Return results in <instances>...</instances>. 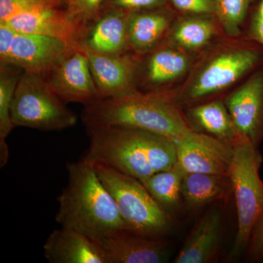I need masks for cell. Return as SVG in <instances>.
Returning <instances> with one entry per match:
<instances>
[{"mask_svg":"<svg viewBox=\"0 0 263 263\" xmlns=\"http://www.w3.org/2000/svg\"><path fill=\"white\" fill-rule=\"evenodd\" d=\"M262 68V45L226 36L199 56L184 82L170 94L183 108L223 98Z\"/></svg>","mask_w":263,"mask_h":263,"instance_id":"1","label":"cell"},{"mask_svg":"<svg viewBox=\"0 0 263 263\" xmlns=\"http://www.w3.org/2000/svg\"><path fill=\"white\" fill-rule=\"evenodd\" d=\"M89 146L84 160L138 180L171 169L177 162L175 142L137 128L108 126L86 127Z\"/></svg>","mask_w":263,"mask_h":263,"instance_id":"2","label":"cell"},{"mask_svg":"<svg viewBox=\"0 0 263 263\" xmlns=\"http://www.w3.org/2000/svg\"><path fill=\"white\" fill-rule=\"evenodd\" d=\"M81 118L85 127L137 128L166 137L176 143L193 131L183 108L170 93L136 90L119 96L98 99L85 105Z\"/></svg>","mask_w":263,"mask_h":263,"instance_id":"3","label":"cell"},{"mask_svg":"<svg viewBox=\"0 0 263 263\" xmlns=\"http://www.w3.org/2000/svg\"><path fill=\"white\" fill-rule=\"evenodd\" d=\"M67 170V186L57 198V223L95 242L126 230L117 202L100 179L95 164L83 159L68 162Z\"/></svg>","mask_w":263,"mask_h":263,"instance_id":"4","label":"cell"},{"mask_svg":"<svg viewBox=\"0 0 263 263\" xmlns=\"http://www.w3.org/2000/svg\"><path fill=\"white\" fill-rule=\"evenodd\" d=\"M95 166L117 202L126 230L152 239H159L168 231L171 216L139 180L103 164Z\"/></svg>","mask_w":263,"mask_h":263,"instance_id":"5","label":"cell"},{"mask_svg":"<svg viewBox=\"0 0 263 263\" xmlns=\"http://www.w3.org/2000/svg\"><path fill=\"white\" fill-rule=\"evenodd\" d=\"M229 171L234 194L238 231L230 255L237 257L248 248L254 228L263 216V182L259 171L263 162L258 147L241 140L233 146Z\"/></svg>","mask_w":263,"mask_h":263,"instance_id":"6","label":"cell"},{"mask_svg":"<svg viewBox=\"0 0 263 263\" xmlns=\"http://www.w3.org/2000/svg\"><path fill=\"white\" fill-rule=\"evenodd\" d=\"M15 127L62 131L74 127L77 117L53 91L46 76L24 72L15 89L11 105Z\"/></svg>","mask_w":263,"mask_h":263,"instance_id":"7","label":"cell"},{"mask_svg":"<svg viewBox=\"0 0 263 263\" xmlns=\"http://www.w3.org/2000/svg\"><path fill=\"white\" fill-rule=\"evenodd\" d=\"M198 57L164 41L153 51L139 56L137 90L146 93H172L186 80Z\"/></svg>","mask_w":263,"mask_h":263,"instance_id":"8","label":"cell"},{"mask_svg":"<svg viewBox=\"0 0 263 263\" xmlns=\"http://www.w3.org/2000/svg\"><path fill=\"white\" fill-rule=\"evenodd\" d=\"M45 76L66 103H78L85 106L99 99L89 57L83 48H70Z\"/></svg>","mask_w":263,"mask_h":263,"instance_id":"9","label":"cell"},{"mask_svg":"<svg viewBox=\"0 0 263 263\" xmlns=\"http://www.w3.org/2000/svg\"><path fill=\"white\" fill-rule=\"evenodd\" d=\"M242 139L258 147L263 141V68L223 98Z\"/></svg>","mask_w":263,"mask_h":263,"instance_id":"10","label":"cell"},{"mask_svg":"<svg viewBox=\"0 0 263 263\" xmlns=\"http://www.w3.org/2000/svg\"><path fill=\"white\" fill-rule=\"evenodd\" d=\"M177 162L186 173L228 175L233 146L193 131L176 143Z\"/></svg>","mask_w":263,"mask_h":263,"instance_id":"11","label":"cell"},{"mask_svg":"<svg viewBox=\"0 0 263 263\" xmlns=\"http://www.w3.org/2000/svg\"><path fill=\"white\" fill-rule=\"evenodd\" d=\"M14 31L10 47L0 57V62L18 66L24 72L46 75L66 52L72 48L57 38Z\"/></svg>","mask_w":263,"mask_h":263,"instance_id":"12","label":"cell"},{"mask_svg":"<svg viewBox=\"0 0 263 263\" xmlns=\"http://www.w3.org/2000/svg\"><path fill=\"white\" fill-rule=\"evenodd\" d=\"M99 99L112 98L136 91L139 56L129 51L121 54H102L85 49Z\"/></svg>","mask_w":263,"mask_h":263,"instance_id":"13","label":"cell"},{"mask_svg":"<svg viewBox=\"0 0 263 263\" xmlns=\"http://www.w3.org/2000/svg\"><path fill=\"white\" fill-rule=\"evenodd\" d=\"M226 36L216 14L178 13L164 41L199 57Z\"/></svg>","mask_w":263,"mask_h":263,"instance_id":"14","label":"cell"},{"mask_svg":"<svg viewBox=\"0 0 263 263\" xmlns=\"http://www.w3.org/2000/svg\"><path fill=\"white\" fill-rule=\"evenodd\" d=\"M17 32L41 34L60 40L72 48H82L84 32L63 7H47L2 22Z\"/></svg>","mask_w":263,"mask_h":263,"instance_id":"15","label":"cell"},{"mask_svg":"<svg viewBox=\"0 0 263 263\" xmlns=\"http://www.w3.org/2000/svg\"><path fill=\"white\" fill-rule=\"evenodd\" d=\"M177 13L170 4L128 13L129 51L141 56L158 47L165 40Z\"/></svg>","mask_w":263,"mask_h":263,"instance_id":"16","label":"cell"},{"mask_svg":"<svg viewBox=\"0 0 263 263\" xmlns=\"http://www.w3.org/2000/svg\"><path fill=\"white\" fill-rule=\"evenodd\" d=\"M101 247L107 263H160L166 262L168 249L166 242L140 236L121 230L102 238Z\"/></svg>","mask_w":263,"mask_h":263,"instance_id":"17","label":"cell"},{"mask_svg":"<svg viewBox=\"0 0 263 263\" xmlns=\"http://www.w3.org/2000/svg\"><path fill=\"white\" fill-rule=\"evenodd\" d=\"M43 250L45 258L50 263H107L97 242L65 227L52 232Z\"/></svg>","mask_w":263,"mask_h":263,"instance_id":"18","label":"cell"},{"mask_svg":"<svg viewBox=\"0 0 263 263\" xmlns=\"http://www.w3.org/2000/svg\"><path fill=\"white\" fill-rule=\"evenodd\" d=\"M127 14L120 10H103L86 29L81 46L102 54H121L129 51Z\"/></svg>","mask_w":263,"mask_h":263,"instance_id":"19","label":"cell"},{"mask_svg":"<svg viewBox=\"0 0 263 263\" xmlns=\"http://www.w3.org/2000/svg\"><path fill=\"white\" fill-rule=\"evenodd\" d=\"M193 131L214 137L234 146L241 141L223 98H216L183 108Z\"/></svg>","mask_w":263,"mask_h":263,"instance_id":"20","label":"cell"},{"mask_svg":"<svg viewBox=\"0 0 263 263\" xmlns=\"http://www.w3.org/2000/svg\"><path fill=\"white\" fill-rule=\"evenodd\" d=\"M221 213L213 209L197 221L181 250L176 263H206L217 255L220 245Z\"/></svg>","mask_w":263,"mask_h":263,"instance_id":"21","label":"cell"},{"mask_svg":"<svg viewBox=\"0 0 263 263\" xmlns=\"http://www.w3.org/2000/svg\"><path fill=\"white\" fill-rule=\"evenodd\" d=\"M231 193L233 187L228 175L185 173L181 183V196L193 209L224 200Z\"/></svg>","mask_w":263,"mask_h":263,"instance_id":"22","label":"cell"},{"mask_svg":"<svg viewBox=\"0 0 263 263\" xmlns=\"http://www.w3.org/2000/svg\"><path fill=\"white\" fill-rule=\"evenodd\" d=\"M24 70L13 64L0 62V166L9 158L6 138L15 128L11 118V105L15 89Z\"/></svg>","mask_w":263,"mask_h":263,"instance_id":"23","label":"cell"},{"mask_svg":"<svg viewBox=\"0 0 263 263\" xmlns=\"http://www.w3.org/2000/svg\"><path fill=\"white\" fill-rule=\"evenodd\" d=\"M185 173L176 162L171 169L156 173L139 181L156 201L167 212L179 203L181 196V183Z\"/></svg>","mask_w":263,"mask_h":263,"instance_id":"24","label":"cell"},{"mask_svg":"<svg viewBox=\"0 0 263 263\" xmlns=\"http://www.w3.org/2000/svg\"><path fill=\"white\" fill-rule=\"evenodd\" d=\"M258 0H216V16L229 37L243 35L251 12Z\"/></svg>","mask_w":263,"mask_h":263,"instance_id":"25","label":"cell"},{"mask_svg":"<svg viewBox=\"0 0 263 263\" xmlns=\"http://www.w3.org/2000/svg\"><path fill=\"white\" fill-rule=\"evenodd\" d=\"M104 0H64L69 17L84 33L103 11Z\"/></svg>","mask_w":263,"mask_h":263,"instance_id":"26","label":"cell"},{"mask_svg":"<svg viewBox=\"0 0 263 263\" xmlns=\"http://www.w3.org/2000/svg\"><path fill=\"white\" fill-rule=\"evenodd\" d=\"M63 7L52 0H0V23L47 7Z\"/></svg>","mask_w":263,"mask_h":263,"instance_id":"27","label":"cell"},{"mask_svg":"<svg viewBox=\"0 0 263 263\" xmlns=\"http://www.w3.org/2000/svg\"><path fill=\"white\" fill-rule=\"evenodd\" d=\"M167 4V0H104L103 10H120L129 13Z\"/></svg>","mask_w":263,"mask_h":263,"instance_id":"28","label":"cell"},{"mask_svg":"<svg viewBox=\"0 0 263 263\" xmlns=\"http://www.w3.org/2000/svg\"><path fill=\"white\" fill-rule=\"evenodd\" d=\"M179 13L216 14V0H167Z\"/></svg>","mask_w":263,"mask_h":263,"instance_id":"29","label":"cell"},{"mask_svg":"<svg viewBox=\"0 0 263 263\" xmlns=\"http://www.w3.org/2000/svg\"><path fill=\"white\" fill-rule=\"evenodd\" d=\"M242 36L263 46V0H259L251 12Z\"/></svg>","mask_w":263,"mask_h":263,"instance_id":"30","label":"cell"},{"mask_svg":"<svg viewBox=\"0 0 263 263\" xmlns=\"http://www.w3.org/2000/svg\"><path fill=\"white\" fill-rule=\"evenodd\" d=\"M247 251V257L252 262L263 259V216L254 228Z\"/></svg>","mask_w":263,"mask_h":263,"instance_id":"31","label":"cell"},{"mask_svg":"<svg viewBox=\"0 0 263 263\" xmlns=\"http://www.w3.org/2000/svg\"><path fill=\"white\" fill-rule=\"evenodd\" d=\"M52 1L56 2V3H60L62 6H64V0H52Z\"/></svg>","mask_w":263,"mask_h":263,"instance_id":"32","label":"cell"}]
</instances>
